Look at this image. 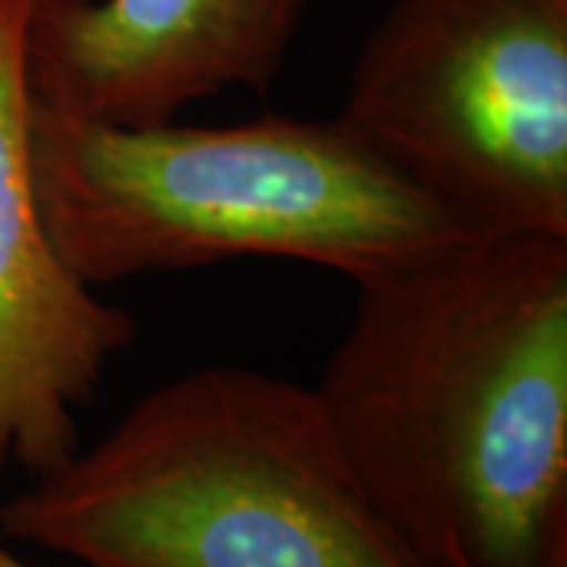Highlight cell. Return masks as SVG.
<instances>
[{
  "label": "cell",
  "mask_w": 567,
  "mask_h": 567,
  "mask_svg": "<svg viewBox=\"0 0 567 567\" xmlns=\"http://www.w3.org/2000/svg\"><path fill=\"white\" fill-rule=\"evenodd\" d=\"M29 162L51 240L99 290L234 259L363 284L476 234L338 117L133 126L29 95Z\"/></svg>",
  "instance_id": "7a4b0ae2"
},
{
  "label": "cell",
  "mask_w": 567,
  "mask_h": 567,
  "mask_svg": "<svg viewBox=\"0 0 567 567\" xmlns=\"http://www.w3.org/2000/svg\"><path fill=\"white\" fill-rule=\"evenodd\" d=\"M312 391L423 567H539L567 533V237L473 234L357 284Z\"/></svg>",
  "instance_id": "6da1fadb"
},
{
  "label": "cell",
  "mask_w": 567,
  "mask_h": 567,
  "mask_svg": "<svg viewBox=\"0 0 567 567\" xmlns=\"http://www.w3.org/2000/svg\"><path fill=\"white\" fill-rule=\"evenodd\" d=\"M0 567H32V565H25L13 548L7 546V543H0Z\"/></svg>",
  "instance_id": "ba28073f"
},
{
  "label": "cell",
  "mask_w": 567,
  "mask_h": 567,
  "mask_svg": "<svg viewBox=\"0 0 567 567\" xmlns=\"http://www.w3.org/2000/svg\"><path fill=\"white\" fill-rule=\"evenodd\" d=\"M0 0V473H48L80 447V413L136 324L63 262L29 162L25 20Z\"/></svg>",
  "instance_id": "5b68a950"
},
{
  "label": "cell",
  "mask_w": 567,
  "mask_h": 567,
  "mask_svg": "<svg viewBox=\"0 0 567 567\" xmlns=\"http://www.w3.org/2000/svg\"><path fill=\"white\" fill-rule=\"evenodd\" d=\"M82 567H423L369 502L312 385L203 365L0 505Z\"/></svg>",
  "instance_id": "3957f363"
},
{
  "label": "cell",
  "mask_w": 567,
  "mask_h": 567,
  "mask_svg": "<svg viewBox=\"0 0 567 567\" xmlns=\"http://www.w3.org/2000/svg\"><path fill=\"white\" fill-rule=\"evenodd\" d=\"M539 567H567V533H561L551 546H548L546 558Z\"/></svg>",
  "instance_id": "52a82bcc"
},
{
  "label": "cell",
  "mask_w": 567,
  "mask_h": 567,
  "mask_svg": "<svg viewBox=\"0 0 567 567\" xmlns=\"http://www.w3.org/2000/svg\"><path fill=\"white\" fill-rule=\"evenodd\" d=\"M338 121L476 234L567 237V0H391Z\"/></svg>",
  "instance_id": "277c9868"
},
{
  "label": "cell",
  "mask_w": 567,
  "mask_h": 567,
  "mask_svg": "<svg viewBox=\"0 0 567 567\" xmlns=\"http://www.w3.org/2000/svg\"><path fill=\"white\" fill-rule=\"evenodd\" d=\"M312 0H32L29 95L107 123L177 121L221 92H268Z\"/></svg>",
  "instance_id": "8992f818"
}]
</instances>
